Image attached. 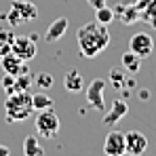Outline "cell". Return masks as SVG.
I'll use <instances>...</instances> for the list:
<instances>
[{
  "label": "cell",
  "mask_w": 156,
  "mask_h": 156,
  "mask_svg": "<svg viewBox=\"0 0 156 156\" xmlns=\"http://www.w3.org/2000/svg\"><path fill=\"white\" fill-rule=\"evenodd\" d=\"M76 40H78L80 55L87 57V59H93V57H97V55L110 44V32H108V26L97 23V21L84 23V26L76 32Z\"/></svg>",
  "instance_id": "6da1fadb"
},
{
  "label": "cell",
  "mask_w": 156,
  "mask_h": 156,
  "mask_svg": "<svg viewBox=\"0 0 156 156\" xmlns=\"http://www.w3.org/2000/svg\"><path fill=\"white\" fill-rule=\"evenodd\" d=\"M4 110H6V120L9 122H21V120H26V118L32 116V112H34L32 95L27 91H19V93L9 95Z\"/></svg>",
  "instance_id": "7a4b0ae2"
},
{
  "label": "cell",
  "mask_w": 156,
  "mask_h": 156,
  "mask_svg": "<svg viewBox=\"0 0 156 156\" xmlns=\"http://www.w3.org/2000/svg\"><path fill=\"white\" fill-rule=\"evenodd\" d=\"M34 125H36L38 135H40V137H44V139L55 137V135L59 133V127H61L59 116H57V112H55L53 108L40 110V112H38V116H36V122H34Z\"/></svg>",
  "instance_id": "3957f363"
},
{
  "label": "cell",
  "mask_w": 156,
  "mask_h": 156,
  "mask_svg": "<svg viewBox=\"0 0 156 156\" xmlns=\"http://www.w3.org/2000/svg\"><path fill=\"white\" fill-rule=\"evenodd\" d=\"M11 53L17 55L19 59L23 61H32L38 53V47H36V36H15L13 40V47H11Z\"/></svg>",
  "instance_id": "277c9868"
},
{
  "label": "cell",
  "mask_w": 156,
  "mask_h": 156,
  "mask_svg": "<svg viewBox=\"0 0 156 156\" xmlns=\"http://www.w3.org/2000/svg\"><path fill=\"white\" fill-rule=\"evenodd\" d=\"M129 51H133L137 57L146 59L150 57L154 51V38L148 34V32H137L129 38Z\"/></svg>",
  "instance_id": "5b68a950"
},
{
  "label": "cell",
  "mask_w": 156,
  "mask_h": 156,
  "mask_svg": "<svg viewBox=\"0 0 156 156\" xmlns=\"http://www.w3.org/2000/svg\"><path fill=\"white\" fill-rule=\"evenodd\" d=\"M104 91H105V80L104 78H95L89 82V87L84 89V95H87V101L93 110L97 112H104Z\"/></svg>",
  "instance_id": "8992f818"
},
{
  "label": "cell",
  "mask_w": 156,
  "mask_h": 156,
  "mask_svg": "<svg viewBox=\"0 0 156 156\" xmlns=\"http://www.w3.org/2000/svg\"><path fill=\"white\" fill-rule=\"evenodd\" d=\"M104 154H108V156L127 154V148H125V133H122V131H110V133L105 135Z\"/></svg>",
  "instance_id": "52a82bcc"
},
{
  "label": "cell",
  "mask_w": 156,
  "mask_h": 156,
  "mask_svg": "<svg viewBox=\"0 0 156 156\" xmlns=\"http://www.w3.org/2000/svg\"><path fill=\"white\" fill-rule=\"evenodd\" d=\"M125 148H127V154L131 156H139L148 150V137L139 131H129L125 133Z\"/></svg>",
  "instance_id": "ba28073f"
},
{
  "label": "cell",
  "mask_w": 156,
  "mask_h": 156,
  "mask_svg": "<svg viewBox=\"0 0 156 156\" xmlns=\"http://www.w3.org/2000/svg\"><path fill=\"white\" fill-rule=\"evenodd\" d=\"M129 112V104L125 101V99H114V104L110 105V110L104 114V127H114L125 114Z\"/></svg>",
  "instance_id": "9c48e42d"
},
{
  "label": "cell",
  "mask_w": 156,
  "mask_h": 156,
  "mask_svg": "<svg viewBox=\"0 0 156 156\" xmlns=\"http://www.w3.org/2000/svg\"><path fill=\"white\" fill-rule=\"evenodd\" d=\"M0 61H2V68H4V72H6V74L19 76V74L30 72V70H27V66H26V61H23V59H19V57H17V55H13V53L2 55V57H0Z\"/></svg>",
  "instance_id": "30bf717a"
},
{
  "label": "cell",
  "mask_w": 156,
  "mask_h": 156,
  "mask_svg": "<svg viewBox=\"0 0 156 156\" xmlns=\"http://www.w3.org/2000/svg\"><path fill=\"white\" fill-rule=\"evenodd\" d=\"M66 32H68V19H66V17H57L51 26L47 27L44 40H47V42H57V40H61V38L66 36Z\"/></svg>",
  "instance_id": "8fae6325"
},
{
  "label": "cell",
  "mask_w": 156,
  "mask_h": 156,
  "mask_svg": "<svg viewBox=\"0 0 156 156\" xmlns=\"http://www.w3.org/2000/svg\"><path fill=\"white\" fill-rule=\"evenodd\" d=\"M11 9H15L19 15H21V19L23 21H34L36 17H38V6L34 4V2H30V0H15L13 4H11Z\"/></svg>",
  "instance_id": "7c38bea8"
},
{
  "label": "cell",
  "mask_w": 156,
  "mask_h": 156,
  "mask_svg": "<svg viewBox=\"0 0 156 156\" xmlns=\"http://www.w3.org/2000/svg\"><path fill=\"white\" fill-rule=\"evenodd\" d=\"M63 87H66V91L68 93H80L82 89H84V78L82 74L78 72V70H68L66 72V76H63Z\"/></svg>",
  "instance_id": "4fadbf2b"
},
{
  "label": "cell",
  "mask_w": 156,
  "mask_h": 156,
  "mask_svg": "<svg viewBox=\"0 0 156 156\" xmlns=\"http://www.w3.org/2000/svg\"><path fill=\"white\" fill-rule=\"evenodd\" d=\"M120 66L127 70V74H137L141 68V57H137L133 51H127L120 57Z\"/></svg>",
  "instance_id": "5bb4252c"
},
{
  "label": "cell",
  "mask_w": 156,
  "mask_h": 156,
  "mask_svg": "<svg viewBox=\"0 0 156 156\" xmlns=\"http://www.w3.org/2000/svg\"><path fill=\"white\" fill-rule=\"evenodd\" d=\"M23 154L26 156H42L44 154V150L38 144V137L36 135H27L26 139H23Z\"/></svg>",
  "instance_id": "9a60e30c"
},
{
  "label": "cell",
  "mask_w": 156,
  "mask_h": 156,
  "mask_svg": "<svg viewBox=\"0 0 156 156\" xmlns=\"http://www.w3.org/2000/svg\"><path fill=\"white\" fill-rule=\"evenodd\" d=\"M116 13L122 17V23H125V26H133V23L139 19V9H137V6H122V4H120ZM116 13H114V15H116Z\"/></svg>",
  "instance_id": "2e32d148"
},
{
  "label": "cell",
  "mask_w": 156,
  "mask_h": 156,
  "mask_svg": "<svg viewBox=\"0 0 156 156\" xmlns=\"http://www.w3.org/2000/svg\"><path fill=\"white\" fill-rule=\"evenodd\" d=\"M139 17H141L150 27H156V0H150V2L139 11Z\"/></svg>",
  "instance_id": "e0dca14e"
},
{
  "label": "cell",
  "mask_w": 156,
  "mask_h": 156,
  "mask_svg": "<svg viewBox=\"0 0 156 156\" xmlns=\"http://www.w3.org/2000/svg\"><path fill=\"white\" fill-rule=\"evenodd\" d=\"M125 78H127V70L120 66V68H112V70H110L108 80H110V84H112L114 89H120V91H122V87H125Z\"/></svg>",
  "instance_id": "ac0fdd59"
},
{
  "label": "cell",
  "mask_w": 156,
  "mask_h": 156,
  "mask_svg": "<svg viewBox=\"0 0 156 156\" xmlns=\"http://www.w3.org/2000/svg\"><path fill=\"white\" fill-rule=\"evenodd\" d=\"M32 105H34V110H47V108H53V99L44 93V91H38V93H34L32 95Z\"/></svg>",
  "instance_id": "d6986e66"
},
{
  "label": "cell",
  "mask_w": 156,
  "mask_h": 156,
  "mask_svg": "<svg viewBox=\"0 0 156 156\" xmlns=\"http://www.w3.org/2000/svg\"><path fill=\"white\" fill-rule=\"evenodd\" d=\"M114 11L108 6V4H104V6H99V9H95V21L97 23H104V26H110L112 21H114Z\"/></svg>",
  "instance_id": "ffe728a7"
},
{
  "label": "cell",
  "mask_w": 156,
  "mask_h": 156,
  "mask_svg": "<svg viewBox=\"0 0 156 156\" xmlns=\"http://www.w3.org/2000/svg\"><path fill=\"white\" fill-rule=\"evenodd\" d=\"M13 40H15V34L11 30H0V57L6 55V53H11Z\"/></svg>",
  "instance_id": "44dd1931"
},
{
  "label": "cell",
  "mask_w": 156,
  "mask_h": 156,
  "mask_svg": "<svg viewBox=\"0 0 156 156\" xmlns=\"http://www.w3.org/2000/svg\"><path fill=\"white\" fill-rule=\"evenodd\" d=\"M34 82L38 84V89H51L53 87V76L51 74H47V72H40L38 76H34Z\"/></svg>",
  "instance_id": "7402d4cb"
},
{
  "label": "cell",
  "mask_w": 156,
  "mask_h": 156,
  "mask_svg": "<svg viewBox=\"0 0 156 156\" xmlns=\"http://www.w3.org/2000/svg\"><path fill=\"white\" fill-rule=\"evenodd\" d=\"M4 19H6V21H9L11 26H23V23H26V21L21 19V15H19V13H17L15 9H11V11H9V13L4 15Z\"/></svg>",
  "instance_id": "603a6c76"
},
{
  "label": "cell",
  "mask_w": 156,
  "mask_h": 156,
  "mask_svg": "<svg viewBox=\"0 0 156 156\" xmlns=\"http://www.w3.org/2000/svg\"><path fill=\"white\" fill-rule=\"evenodd\" d=\"M13 84H15V76H13V74H6V76L2 78V87H4V89H11Z\"/></svg>",
  "instance_id": "cb8c5ba5"
},
{
  "label": "cell",
  "mask_w": 156,
  "mask_h": 156,
  "mask_svg": "<svg viewBox=\"0 0 156 156\" xmlns=\"http://www.w3.org/2000/svg\"><path fill=\"white\" fill-rule=\"evenodd\" d=\"M93 9H99V6H104V4H108V0H87Z\"/></svg>",
  "instance_id": "d4e9b609"
},
{
  "label": "cell",
  "mask_w": 156,
  "mask_h": 156,
  "mask_svg": "<svg viewBox=\"0 0 156 156\" xmlns=\"http://www.w3.org/2000/svg\"><path fill=\"white\" fill-rule=\"evenodd\" d=\"M137 95H139L141 99H150V91H148V89H139V93H137Z\"/></svg>",
  "instance_id": "484cf974"
},
{
  "label": "cell",
  "mask_w": 156,
  "mask_h": 156,
  "mask_svg": "<svg viewBox=\"0 0 156 156\" xmlns=\"http://www.w3.org/2000/svg\"><path fill=\"white\" fill-rule=\"evenodd\" d=\"M9 154H11V150H9L6 146H2V144H0V156H9Z\"/></svg>",
  "instance_id": "4316f807"
}]
</instances>
